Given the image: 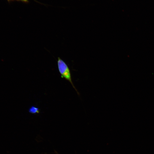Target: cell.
Here are the masks:
<instances>
[{
  "label": "cell",
  "instance_id": "cell-1",
  "mask_svg": "<svg viewBox=\"0 0 154 154\" xmlns=\"http://www.w3.org/2000/svg\"><path fill=\"white\" fill-rule=\"evenodd\" d=\"M57 64L59 72L61 77L68 81L71 84L73 88L78 94L72 82L70 70L66 64L60 57H58Z\"/></svg>",
  "mask_w": 154,
  "mask_h": 154
},
{
  "label": "cell",
  "instance_id": "cell-2",
  "mask_svg": "<svg viewBox=\"0 0 154 154\" xmlns=\"http://www.w3.org/2000/svg\"><path fill=\"white\" fill-rule=\"evenodd\" d=\"M29 112L32 114H38L40 112V110L38 108L34 106H32L29 109Z\"/></svg>",
  "mask_w": 154,
  "mask_h": 154
},
{
  "label": "cell",
  "instance_id": "cell-3",
  "mask_svg": "<svg viewBox=\"0 0 154 154\" xmlns=\"http://www.w3.org/2000/svg\"><path fill=\"white\" fill-rule=\"evenodd\" d=\"M11 0H7V1H11ZM17 0L21 1H24V2H26L27 1V0Z\"/></svg>",
  "mask_w": 154,
  "mask_h": 154
},
{
  "label": "cell",
  "instance_id": "cell-4",
  "mask_svg": "<svg viewBox=\"0 0 154 154\" xmlns=\"http://www.w3.org/2000/svg\"><path fill=\"white\" fill-rule=\"evenodd\" d=\"M57 154H58V153H57Z\"/></svg>",
  "mask_w": 154,
  "mask_h": 154
}]
</instances>
